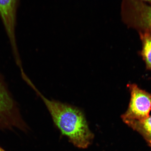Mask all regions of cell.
I'll return each instance as SVG.
<instances>
[{"label": "cell", "mask_w": 151, "mask_h": 151, "mask_svg": "<svg viewBox=\"0 0 151 151\" xmlns=\"http://www.w3.org/2000/svg\"><path fill=\"white\" fill-rule=\"evenodd\" d=\"M29 86L41 98L51 114L55 124L74 145L85 149L91 145L94 135L89 129L82 111L77 107L50 100L39 92L33 83Z\"/></svg>", "instance_id": "cell-1"}, {"label": "cell", "mask_w": 151, "mask_h": 151, "mask_svg": "<svg viewBox=\"0 0 151 151\" xmlns=\"http://www.w3.org/2000/svg\"><path fill=\"white\" fill-rule=\"evenodd\" d=\"M121 13L128 26L151 31V4L140 0H122Z\"/></svg>", "instance_id": "cell-2"}, {"label": "cell", "mask_w": 151, "mask_h": 151, "mask_svg": "<svg viewBox=\"0 0 151 151\" xmlns=\"http://www.w3.org/2000/svg\"><path fill=\"white\" fill-rule=\"evenodd\" d=\"M23 125L16 102L0 74V129L21 128Z\"/></svg>", "instance_id": "cell-3"}, {"label": "cell", "mask_w": 151, "mask_h": 151, "mask_svg": "<svg viewBox=\"0 0 151 151\" xmlns=\"http://www.w3.org/2000/svg\"><path fill=\"white\" fill-rule=\"evenodd\" d=\"M131 99L127 111L122 116L124 122L129 120H144L150 116L151 111V94L135 84H128Z\"/></svg>", "instance_id": "cell-4"}, {"label": "cell", "mask_w": 151, "mask_h": 151, "mask_svg": "<svg viewBox=\"0 0 151 151\" xmlns=\"http://www.w3.org/2000/svg\"><path fill=\"white\" fill-rule=\"evenodd\" d=\"M19 2V0H0V17L9 40L15 61L18 67H21L22 63L15 33Z\"/></svg>", "instance_id": "cell-5"}, {"label": "cell", "mask_w": 151, "mask_h": 151, "mask_svg": "<svg viewBox=\"0 0 151 151\" xmlns=\"http://www.w3.org/2000/svg\"><path fill=\"white\" fill-rule=\"evenodd\" d=\"M124 122L133 130L139 133L148 145L151 147V116L140 121L129 120Z\"/></svg>", "instance_id": "cell-6"}, {"label": "cell", "mask_w": 151, "mask_h": 151, "mask_svg": "<svg viewBox=\"0 0 151 151\" xmlns=\"http://www.w3.org/2000/svg\"><path fill=\"white\" fill-rule=\"evenodd\" d=\"M139 35L142 44L141 55L147 68L151 70V31H139Z\"/></svg>", "instance_id": "cell-7"}, {"label": "cell", "mask_w": 151, "mask_h": 151, "mask_svg": "<svg viewBox=\"0 0 151 151\" xmlns=\"http://www.w3.org/2000/svg\"><path fill=\"white\" fill-rule=\"evenodd\" d=\"M140 1L144 2L147 3V4H151V0H140Z\"/></svg>", "instance_id": "cell-8"}, {"label": "cell", "mask_w": 151, "mask_h": 151, "mask_svg": "<svg viewBox=\"0 0 151 151\" xmlns=\"http://www.w3.org/2000/svg\"><path fill=\"white\" fill-rule=\"evenodd\" d=\"M0 151H6V150H4L3 148H2L1 147H0Z\"/></svg>", "instance_id": "cell-9"}]
</instances>
